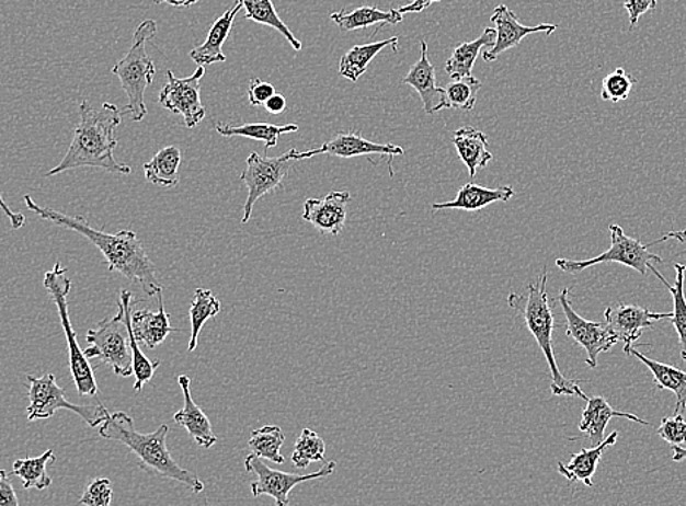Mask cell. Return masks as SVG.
I'll return each instance as SVG.
<instances>
[{
  "label": "cell",
  "instance_id": "5bb4252c",
  "mask_svg": "<svg viewBox=\"0 0 686 506\" xmlns=\"http://www.w3.org/2000/svg\"><path fill=\"white\" fill-rule=\"evenodd\" d=\"M673 313H655L650 309L636 304L619 303L605 311L606 324L614 331L619 342L624 343V352L628 353L640 340L642 331L653 330L655 322L672 320Z\"/></svg>",
  "mask_w": 686,
  "mask_h": 506
},
{
  "label": "cell",
  "instance_id": "ac0fdd59",
  "mask_svg": "<svg viewBox=\"0 0 686 506\" xmlns=\"http://www.w3.org/2000/svg\"><path fill=\"white\" fill-rule=\"evenodd\" d=\"M179 386L182 388L183 409L181 412L174 413L173 421L179 426L185 427L191 438L195 440L199 447L205 449L214 447L217 444V436L214 435L211 422L207 414L203 412V409L195 403L191 395V378L186 375H181L178 378Z\"/></svg>",
  "mask_w": 686,
  "mask_h": 506
},
{
  "label": "cell",
  "instance_id": "d6a6232c",
  "mask_svg": "<svg viewBox=\"0 0 686 506\" xmlns=\"http://www.w3.org/2000/svg\"><path fill=\"white\" fill-rule=\"evenodd\" d=\"M651 272L659 277V280L663 283L664 286L667 287L668 291H671L672 300H673V317L672 324L675 326L677 331V335H679V347H681V356L682 359L686 361V298H685V274L686 267L684 264H675L676 272V281L675 286L668 285L666 278L662 276L654 268V265L650 267Z\"/></svg>",
  "mask_w": 686,
  "mask_h": 506
},
{
  "label": "cell",
  "instance_id": "7a4b0ae2",
  "mask_svg": "<svg viewBox=\"0 0 686 506\" xmlns=\"http://www.w3.org/2000/svg\"><path fill=\"white\" fill-rule=\"evenodd\" d=\"M122 113L115 104L104 102L95 108L90 102L80 104V122L73 134L71 147L62 161L46 177L81 168H95L111 173L130 174L133 169L115 159L116 129Z\"/></svg>",
  "mask_w": 686,
  "mask_h": 506
},
{
  "label": "cell",
  "instance_id": "52a82bcc",
  "mask_svg": "<svg viewBox=\"0 0 686 506\" xmlns=\"http://www.w3.org/2000/svg\"><path fill=\"white\" fill-rule=\"evenodd\" d=\"M117 309V315L100 321L98 329L87 333L85 340L90 347L85 348L84 355L89 360L98 359L111 366L117 377L128 378L134 375V355L124 308L119 302Z\"/></svg>",
  "mask_w": 686,
  "mask_h": 506
},
{
  "label": "cell",
  "instance_id": "c3c4849f",
  "mask_svg": "<svg viewBox=\"0 0 686 506\" xmlns=\"http://www.w3.org/2000/svg\"><path fill=\"white\" fill-rule=\"evenodd\" d=\"M0 203H2L3 211H5L7 216L10 217L12 229L20 230L21 227L25 225V217L23 214L12 212L3 199L0 200Z\"/></svg>",
  "mask_w": 686,
  "mask_h": 506
},
{
  "label": "cell",
  "instance_id": "603a6c76",
  "mask_svg": "<svg viewBox=\"0 0 686 506\" xmlns=\"http://www.w3.org/2000/svg\"><path fill=\"white\" fill-rule=\"evenodd\" d=\"M618 436V432H611L597 447L583 448L580 452L572 453L570 461L558 462L559 474L570 483L583 482L585 486L593 487V475L596 474L598 461L607 448L614 447Z\"/></svg>",
  "mask_w": 686,
  "mask_h": 506
},
{
  "label": "cell",
  "instance_id": "f546056e",
  "mask_svg": "<svg viewBox=\"0 0 686 506\" xmlns=\"http://www.w3.org/2000/svg\"><path fill=\"white\" fill-rule=\"evenodd\" d=\"M399 37L388 38L378 43H369V45L355 46L348 50L346 55L340 60V76L347 78L352 82L359 80L362 76L368 69L369 64L373 62L375 56L381 54L386 47H392V50L397 51L399 47Z\"/></svg>",
  "mask_w": 686,
  "mask_h": 506
},
{
  "label": "cell",
  "instance_id": "30bf717a",
  "mask_svg": "<svg viewBox=\"0 0 686 506\" xmlns=\"http://www.w3.org/2000/svg\"><path fill=\"white\" fill-rule=\"evenodd\" d=\"M296 148H290L283 156L266 157L252 152L247 159V168L240 174V181L248 187V199L243 205V225L251 220L253 207L262 196L274 194L283 185L284 177L290 172L296 159Z\"/></svg>",
  "mask_w": 686,
  "mask_h": 506
},
{
  "label": "cell",
  "instance_id": "2e32d148",
  "mask_svg": "<svg viewBox=\"0 0 686 506\" xmlns=\"http://www.w3.org/2000/svg\"><path fill=\"white\" fill-rule=\"evenodd\" d=\"M351 200L352 195L347 191L330 192L322 199L310 198L304 205V220L322 234H340L347 221Z\"/></svg>",
  "mask_w": 686,
  "mask_h": 506
},
{
  "label": "cell",
  "instance_id": "ba28073f",
  "mask_svg": "<svg viewBox=\"0 0 686 506\" xmlns=\"http://www.w3.org/2000/svg\"><path fill=\"white\" fill-rule=\"evenodd\" d=\"M30 391L27 416L30 422L42 421L55 416L58 410H69L81 417L87 425L102 427L111 417L108 410L102 403L98 405H78L69 403L64 388L58 386L55 375H43L42 378L27 377Z\"/></svg>",
  "mask_w": 686,
  "mask_h": 506
},
{
  "label": "cell",
  "instance_id": "4dcf8cb0",
  "mask_svg": "<svg viewBox=\"0 0 686 506\" xmlns=\"http://www.w3.org/2000/svg\"><path fill=\"white\" fill-rule=\"evenodd\" d=\"M182 152L176 146L161 148L148 163L144 164V173L148 182L156 186L173 187L179 183V168Z\"/></svg>",
  "mask_w": 686,
  "mask_h": 506
},
{
  "label": "cell",
  "instance_id": "836d02e7",
  "mask_svg": "<svg viewBox=\"0 0 686 506\" xmlns=\"http://www.w3.org/2000/svg\"><path fill=\"white\" fill-rule=\"evenodd\" d=\"M242 3L243 10L247 11V16L253 23L266 25L277 30L279 34L286 37V41L290 43L293 49L301 50V42L295 37L291 30L284 24V21L279 19L277 10H275L273 0H238Z\"/></svg>",
  "mask_w": 686,
  "mask_h": 506
},
{
  "label": "cell",
  "instance_id": "83f0119b",
  "mask_svg": "<svg viewBox=\"0 0 686 506\" xmlns=\"http://www.w3.org/2000/svg\"><path fill=\"white\" fill-rule=\"evenodd\" d=\"M496 43V30L488 27L484 30L482 36L476 38L475 42L461 43L454 49L451 58L448 59L445 65V72L448 73L453 80H461V78L473 77V68L476 60H478L480 51L484 46H495Z\"/></svg>",
  "mask_w": 686,
  "mask_h": 506
},
{
  "label": "cell",
  "instance_id": "44dd1931",
  "mask_svg": "<svg viewBox=\"0 0 686 506\" xmlns=\"http://www.w3.org/2000/svg\"><path fill=\"white\" fill-rule=\"evenodd\" d=\"M242 3L236 2L235 7L227 10L220 19L216 20L213 27L209 28L207 41L201 46L192 49L190 56L194 60L196 67H208L213 64L226 62V55L222 54V45L233 27L236 15L242 10Z\"/></svg>",
  "mask_w": 686,
  "mask_h": 506
},
{
  "label": "cell",
  "instance_id": "4fadbf2b",
  "mask_svg": "<svg viewBox=\"0 0 686 506\" xmlns=\"http://www.w3.org/2000/svg\"><path fill=\"white\" fill-rule=\"evenodd\" d=\"M204 76L205 67L196 68L194 76L187 78H176L172 71H168V84L160 91L161 107L174 115H181L190 129L195 128L205 119L199 87Z\"/></svg>",
  "mask_w": 686,
  "mask_h": 506
},
{
  "label": "cell",
  "instance_id": "4316f807",
  "mask_svg": "<svg viewBox=\"0 0 686 506\" xmlns=\"http://www.w3.org/2000/svg\"><path fill=\"white\" fill-rule=\"evenodd\" d=\"M637 357L642 361L653 373L655 387L658 390L672 391L676 395V409L675 414H682L686 409V372L684 370L675 368V366L660 364L658 360L649 359V357L642 355V353L631 348L627 353Z\"/></svg>",
  "mask_w": 686,
  "mask_h": 506
},
{
  "label": "cell",
  "instance_id": "f6af8a7d",
  "mask_svg": "<svg viewBox=\"0 0 686 506\" xmlns=\"http://www.w3.org/2000/svg\"><path fill=\"white\" fill-rule=\"evenodd\" d=\"M0 506H20L19 496L5 470L0 471Z\"/></svg>",
  "mask_w": 686,
  "mask_h": 506
},
{
  "label": "cell",
  "instance_id": "7bdbcfd3",
  "mask_svg": "<svg viewBox=\"0 0 686 506\" xmlns=\"http://www.w3.org/2000/svg\"><path fill=\"white\" fill-rule=\"evenodd\" d=\"M275 94V89L270 82L261 81L260 78H253L249 84L248 97L251 106H265L271 97Z\"/></svg>",
  "mask_w": 686,
  "mask_h": 506
},
{
  "label": "cell",
  "instance_id": "5b68a950",
  "mask_svg": "<svg viewBox=\"0 0 686 506\" xmlns=\"http://www.w3.org/2000/svg\"><path fill=\"white\" fill-rule=\"evenodd\" d=\"M156 33L155 20H146L139 24L135 30L133 46L128 54L112 69V72L119 78L122 89L128 99L125 111L129 113L134 122L146 119L148 113L144 97H146L148 87L155 81L156 65L147 54V43L156 36Z\"/></svg>",
  "mask_w": 686,
  "mask_h": 506
},
{
  "label": "cell",
  "instance_id": "9c48e42d",
  "mask_svg": "<svg viewBox=\"0 0 686 506\" xmlns=\"http://www.w3.org/2000/svg\"><path fill=\"white\" fill-rule=\"evenodd\" d=\"M610 248L601 253L596 258L585 261L557 260V267L567 274L584 272L594 265L616 263L636 269L640 276L645 277L651 265L662 263V258L649 251L647 244L640 240L629 238L624 233L622 227L610 225Z\"/></svg>",
  "mask_w": 686,
  "mask_h": 506
},
{
  "label": "cell",
  "instance_id": "f1b7e54d",
  "mask_svg": "<svg viewBox=\"0 0 686 506\" xmlns=\"http://www.w3.org/2000/svg\"><path fill=\"white\" fill-rule=\"evenodd\" d=\"M133 300L134 295L130 294V291H121L119 303L122 304V308H124L125 322L126 326H128L129 333L130 348H133L134 355V390L135 392H141L144 386H146L147 382H150L152 377H155L156 370L159 369V366L161 365V360L148 359V357L144 355L141 347H138L139 342L137 337H135L133 330Z\"/></svg>",
  "mask_w": 686,
  "mask_h": 506
},
{
  "label": "cell",
  "instance_id": "e575fe53",
  "mask_svg": "<svg viewBox=\"0 0 686 506\" xmlns=\"http://www.w3.org/2000/svg\"><path fill=\"white\" fill-rule=\"evenodd\" d=\"M54 449H47L45 453L36 458H23V460H16L14 462V470L12 474L21 479L24 488H37V491H45L50 487L52 478L47 473V465L50 462H55Z\"/></svg>",
  "mask_w": 686,
  "mask_h": 506
},
{
  "label": "cell",
  "instance_id": "bcb514c9",
  "mask_svg": "<svg viewBox=\"0 0 686 506\" xmlns=\"http://www.w3.org/2000/svg\"><path fill=\"white\" fill-rule=\"evenodd\" d=\"M441 2V0H414V2L409 3V5L400 7L399 11L401 14H418V12L425 11L426 8H430L432 3Z\"/></svg>",
  "mask_w": 686,
  "mask_h": 506
},
{
  "label": "cell",
  "instance_id": "74e56055",
  "mask_svg": "<svg viewBox=\"0 0 686 506\" xmlns=\"http://www.w3.org/2000/svg\"><path fill=\"white\" fill-rule=\"evenodd\" d=\"M480 89H482V82L478 78L469 77L454 80L451 84L444 87V108L473 111Z\"/></svg>",
  "mask_w": 686,
  "mask_h": 506
},
{
  "label": "cell",
  "instance_id": "7402d4cb",
  "mask_svg": "<svg viewBox=\"0 0 686 506\" xmlns=\"http://www.w3.org/2000/svg\"><path fill=\"white\" fill-rule=\"evenodd\" d=\"M159 298V312L151 309L133 311V330L139 343L148 348L159 347L170 333H181V330L170 325V318L164 309L163 291L157 295Z\"/></svg>",
  "mask_w": 686,
  "mask_h": 506
},
{
  "label": "cell",
  "instance_id": "7c38bea8",
  "mask_svg": "<svg viewBox=\"0 0 686 506\" xmlns=\"http://www.w3.org/2000/svg\"><path fill=\"white\" fill-rule=\"evenodd\" d=\"M568 296H570V289H563L558 298L567 320V335L587 353L585 364L588 368L596 369L598 356L609 352L619 340L606 322L587 321L579 315L572 308Z\"/></svg>",
  "mask_w": 686,
  "mask_h": 506
},
{
  "label": "cell",
  "instance_id": "8fae6325",
  "mask_svg": "<svg viewBox=\"0 0 686 506\" xmlns=\"http://www.w3.org/2000/svg\"><path fill=\"white\" fill-rule=\"evenodd\" d=\"M335 467L336 462L330 461L321 470L315 471V473L295 474L271 469L255 453L244 458V469H247L248 473L256 475L255 482L251 484L252 495L255 497L268 495L273 497L277 506H288V502H290L288 501V493L297 484L309 482V480L313 479L328 478V475L334 473Z\"/></svg>",
  "mask_w": 686,
  "mask_h": 506
},
{
  "label": "cell",
  "instance_id": "f907efd6",
  "mask_svg": "<svg viewBox=\"0 0 686 506\" xmlns=\"http://www.w3.org/2000/svg\"><path fill=\"white\" fill-rule=\"evenodd\" d=\"M152 2L157 3V5H161V3H168L170 7L174 8H190L198 3L199 0H152Z\"/></svg>",
  "mask_w": 686,
  "mask_h": 506
},
{
  "label": "cell",
  "instance_id": "8992f818",
  "mask_svg": "<svg viewBox=\"0 0 686 506\" xmlns=\"http://www.w3.org/2000/svg\"><path fill=\"white\" fill-rule=\"evenodd\" d=\"M68 269L62 264L56 263L52 272L45 274V289L54 299L56 308L62 322L65 337H67L69 353V369H71L73 382H76L78 394L82 396H95L99 392L98 381L93 366L90 365L84 352L78 343L76 331L72 329L71 318L68 311V295L72 289L71 278L67 276Z\"/></svg>",
  "mask_w": 686,
  "mask_h": 506
},
{
  "label": "cell",
  "instance_id": "484cf974",
  "mask_svg": "<svg viewBox=\"0 0 686 506\" xmlns=\"http://www.w3.org/2000/svg\"><path fill=\"white\" fill-rule=\"evenodd\" d=\"M332 23L339 25L343 32H356V30L369 28L377 25L375 34L386 27L403 23V14L399 10L381 11L375 7H362L352 12L340 11L331 14Z\"/></svg>",
  "mask_w": 686,
  "mask_h": 506
},
{
  "label": "cell",
  "instance_id": "681fc988",
  "mask_svg": "<svg viewBox=\"0 0 686 506\" xmlns=\"http://www.w3.org/2000/svg\"><path fill=\"white\" fill-rule=\"evenodd\" d=\"M668 239L677 240V242H681V243H686V229L679 230V231L673 230L671 231V233L664 234L663 238L655 240V242H651L647 244V246L650 248L651 244L666 242V240Z\"/></svg>",
  "mask_w": 686,
  "mask_h": 506
},
{
  "label": "cell",
  "instance_id": "277c9868",
  "mask_svg": "<svg viewBox=\"0 0 686 506\" xmlns=\"http://www.w3.org/2000/svg\"><path fill=\"white\" fill-rule=\"evenodd\" d=\"M527 295L511 294L506 303L513 309L519 318H523L524 324L539 344L541 353L548 361L550 370V391L553 395L579 396L587 401L590 396L581 390L579 381L563 377L553 352V329L554 315L550 309L548 296V269L544 268L537 283L528 285Z\"/></svg>",
  "mask_w": 686,
  "mask_h": 506
},
{
  "label": "cell",
  "instance_id": "d590c367",
  "mask_svg": "<svg viewBox=\"0 0 686 506\" xmlns=\"http://www.w3.org/2000/svg\"><path fill=\"white\" fill-rule=\"evenodd\" d=\"M221 311L220 300L214 296L211 290L196 289L194 300H192L190 317L192 324V335L187 352L192 353L198 346L201 331H203L205 322L217 317Z\"/></svg>",
  "mask_w": 686,
  "mask_h": 506
},
{
  "label": "cell",
  "instance_id": "ee69618b",
  "mask_svg": "<svg viewBox=\"0 0 686 506\" xmlns=\"http://www.w3.org/2000/svg\"><path fill=\"white\" fill-rule=\"evenodd\" d=\"M655 7H658V0H624V8L628 12L631 28L636 27L642 15L655 10Z\"/></svg>",
  "mask_w": 686,
  "mask_h": 506
},
{
  "label": "cell",
  "instance_id": "ffe728a7",
  "mask_svg": "<svg viewBox=\"0 0 686 506\" xmlns=\"http://www.w3.org/2000/svg\"><path fill=\"white\" fill-rule=\"evenodd\" d=\"M614 417H624L628 421L640 423V425L649 426L650 423L642 421L637 414L618 412V410L611 409V405L607 403L603 396H590L587 405H585L583 416L579 429L583 432L593 447L601 445L605 440V430L609 422Z\"/></svg>",
  "mask_w": 686,
  "mask_h": 506
},
{
  "label": "cell",
  "instance_id": "1f68e13d",
  "mask_svg": "<svg viewBox=\"0 0 686 506\" xmlns=\"http://www.w3.org/2000/svg\"><path fill=\"white\" fill-rule=\"evenodd\" d=\"M217 134L221 137H243L249 139H255V141H262L265 143V151L270 148H274L278 143V138L282 135L297 133L299 126L296 124L288 125H271V124H243V125H229L217 124Z\"/></svg>",
  "mask_w": 686,
  "mask_h": 506
},
{
  "label": "cell",
  "instance_id": "9a60e30c",
  "mask_svg": "<svg viewBox=\"0 0 686 506\" xmlns=\"http://www.w3.org/2000/svg\"><path fill=\"white\" fill-rule=\"evenodd\" d=\"M328 154L340 159H353V157L378 154L382 157L403 156L404 150L392 143H377L362 137L359 133H343L335 135L321 148H315L305 152H296V161L313 159V157Z\"/></svg>",
  "mask_w": 686,
  "mask_h": 506
},
{
  "label": "cell",
  "instance_id": "7dc6e473",
  "mask_svg": "<svg viewBox=\"0 0 686 506\" xmlns=\"http://www.w3.org/2000/svg\"><path fill=\"white\" fill-rule=\"evenodd\" d=\"M264 107L271 113V115H279V113L286 111V97H284V95L282 94L275 93L273 97H271L268 102L265 103Z\"/></svg>",
  "mask_w": 686,
  "mask_h": 506
},
{
  "label": "cell",
  "instance_id": "f35d334b",
  "mask_svg": "<svg viewBox=\"0 0 686 506\" xmlns=\"http://www.w3.org/2000/svg\"><path fill=\"white\" fill-rule=\"evenodd\" d=\"M325 442L312 429H304L295 444L291 462L296 469H308L312 462L323 461L325 458Z\"/></svg>",
  "mask_w": 686,
  "mask_h": 506
},
{
  "label": "cell",
  "instance_id": "d4e9b609",
  "mask_svg": "<svg viewBox=\"0 0 686 506\" xmlns=\"http://www.w3.org/2000/svg\"><path fill=\"white\" fill-rule=\"evenodd\" d=\"M453 143L462 163L469 169L470 177H475L480 169L487 168L493 160L488 150V137L482 130L465 126L454 133Z\"/></svg>",
  "mask_w": 686,
  "mask_h": 506
},
{
  "label": "cell",
  "instance_id": "816d5d0a",
  "mask_svg": "<svg viewBox=\"0 0 686 506\" xmlns=\"http://www.w3.org/2000/svg\"><path fill=\"white\" fill-rule=\"evenodd\" d=\"M673 449V461L679 462L686 460V448L682 447H672Z\"/></svg>",
  "mask_w": 686,
  "mask_h": 506
},
{
  "label": "cell",
  "instance_id": "e0dca14e",
  "mask_svg": "<svg viewBox=\"0 0 686 506\" xmlns=\"http://www.w3.org/2000/svg\"><path fill=\"white\" fill-rule=\"evenodd\" d=\"M491 21L495 24L496 43L491 50L483 51V60H487V62H493L504 51L514 49L523 42L524 37L530 36V34L545 33L546 36H550L558 28L553 24H541L536 25V27H527V25L519 24L517 15L505 5L496 8Z\"/></svg>",
  "mask_w": 686,
  "mask_h": 506
},
{
  "label": "cell",
  "instance_id": "6da1fadb",
  "mask_svg": "<svg viewBox=\"0 0 686 506\" xmlns=\"http://www.w3.org/2000/svg\"><path fill=\"white\" fill-rule=\"evenodd\" d=\"M24 200L30 211L36 212L43 220L55 222L89 239L102 252L108 272L119 273L135 285L141 286L144 294L148 296H157L163 291V287L157 280L155 264L135 231L121 230L115 234L106 233L94 229L80 216L71 217L54 208L41 207L30 195H25Z\"/></svg>",
  "mask_w": 686,
  "mask_h": 506
},
{
  "label": "cell",
  "instance_id": "60d3db41",
  "mask_svg": "<svg viewBox=\"0 0 686 506\" xmlns=\"http://www.w3.org/2000/svg\"><path fill=\"white\" fill-rule=\"evenodd\" d=\"M113 488L111 480L100 478L93 480L85 487L84 495H82L78 505L85 506H112Z\"/></svg>",
  "mask_w": 686,
  "mask_h": 506
},
{
  "label": "cell",
  "instance_id": "d6986e66",
  "mask_svg": "<svg viewBox=\"0 0 686 506\" xmlns=\"http://www.w3.org/2000/svg\"><path fill=\"white\" fill-rule=\"evenodd\" d=\"M421 47V59L413 65L401 82L418 91L427 115H435V113L444 111V87H436V69L427 58L425 41H422Z\"/></svg>",
  "mask_w": 686,
  "mask_h": 506
},
{
  "label": "cell",
  "instance_id": "ab89813d",
  "mask_svg": "<svg viewBox=\"0 0 686 506\" xmlns=\"http://www.w3.org/2000/svg\"><path fill=\"white\" fill-rule=\"evenodd\" d=\"M636 84L637 80L631 73L625 71L624 68L615 69L603 80L601 97L610 103L624 102L629 97Z\"/></svg>",
  "mask_w": 686,
  "mask_h": 506
},
{
  "label": "cell",
  "instance_id": "b9f144b4",
  "mask_svg": "<svg viewBox=\"0 0 686 506\" xmlns=\"http://www.w3.org/2000/svg\"><path fill=\"white\" fill-rule=\"evenodd\" d=\"M658 435L672 447H681L686 444V421L682 414H675L673 417H664L660 423Z\"/></svg>",
  "mask_w": 686,
  "mask_h": 506
},
{
  "label": "cell",
  "instance_id": "cb8c5ba5",
  "mask_svg": "<svg viewBox=\"0 0 686 506\" xmlns=\"http://www.w3.org/2000/svg\"><path fill=\"white\" fill-rule=\"evenodd\" d=\"M515 195L514 187L501 186L496 189L476 185V183H467L462 186L451 203L434 204L432 208L435 211L439 209H462V211H479L487 208L488 205L495 203H508Z\"/></svg>",
  "mask_w": 686,
  "mask_h": 506
},
{
  "label": "cell",
  "instance_id": "3957f363",
  "mask_svg": "<svg viewBox=\"0 0 686 506\" xmlns=\"http://www.w3.org/2000/svg\"><path fill=\"white\" fill-rule=\"evenodd\" d=\"M104 439L116 440L135 453L142 467L163 478L185 484L194 493L204 491V483L194 471L183 469L173 460L168 448L169 426L161 425L151 434H141L135 427L134 418L124 412L111 414L108 421L99 429Z\"/></svg>",
  "mask_w": 686,
  "mask_h": 506
},
{
  "label": "cell",
  "instance_id": "8d00e7d4",
  "mask_svg": "<svg viewBox=\"0 0 686 506\" xmlns=\"http://www.w3.org/2000/svg\"><path fill=\"white\" fill-rule=\"evenodd\" d=\"M286 440L282 427L264 426L261 429L252 430L251 439H249V448L252 453L260 458H265L275 462V464H284L282 447Z\"/></svg>",
  "mask_w": 686,
  "mask_h": 506
}]
</instances>
